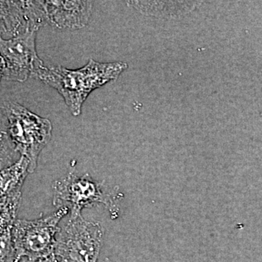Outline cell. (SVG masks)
<instances>
[{"label":"cell","mask_w":262,"mask_h":262,"mask_svg":"<svg viewBox=\"0 0 262 262\" xmlns=\"http://www.w3.org/2000/svg\"><path fill=\"white\" fill-rule=\"evenodd\" d=\"M103 234L99 222L86 221L81 213L70 215L57 235L54 253L69 262H97Z\"/></svg>","instance_id":"5b68a950"},{"label":"cell","mask_w":262,"mask_h":262,"mask_svg":"<svg viewBox=\"0 0 262 262\" xmlns=\"http://www.w3.org/2000/svg\"><path fill=\"white\" fill-rule=\"evenodd\" d=\"M47 23L42 1H0V36L17 37Z\"/></svg>","instance_id":"52a82bcc"},{"label":"cell","mask_w":262,"mask_h":262,"mask_svg":"<svg viewBox=\"0 0 262 262\" xmlns=\"http://www.w3.org/2000/svg\"><path fill=\"white\" fill-rule=\"evenodd\" d=\"M47 23L61 29H79L88 25L92 1H42Z\"/></svg>","instance_id":"ba28073f"},{"label":"cell","mask_w":262,"mask_h":262,"mask_svg":"<svg viewBox=\"0 0 262 262\" xmlns=\"http://www.w3.org/2000/svg\"><path fill=\"white\" fill-rule=\"evenodd\" d=\"M5 67L6 66H5L4 58L0 53V82H1L2 79L4 78Z\"/></svg>","instance_id":"5bb4252c"},{"label":"cell","mask_w":262,"mask_h":262,"mask_svg":"<svg viewBox=\"0 0 262 262\" xmlns=\"http://www.w3.org/2000/svg\"><path fill=\"white\" fill-rule=\"evenodd\" d=\"M37 34V31H27L8 39L0 36V53L6 66L3 79L23 82L29 77L35 78L44 67L36 48Z\"/></svg>","instance_id":"8992f818"},{"label":"cell","mask_w":262,"mask_h":262,"mask_svg":"<svg viewBox=\"0 0 262 262\" xmlns=\"http://www.w3.org/2000/svg\"><path fill=\"white\" fill-rule=\"evenodd\" d=\"M3 198V194H2L1 189H0V198Z\"/></svg>","instance_id":"2e32d148"},{"label":"cell","mask_w":262,"mask_h":262,"mask_svg":"<svg viewBox=\"0 0 262 262\" xmlns=\"http://www.w3.org/2000/svg\"><path fill=\"white\" fill-rule=\"evenodd\" d=\"M20 262H27L25 261H20ZM32 262H69L67 261V260L63 259L60 257V256H57L56 253H52L50 256H46V257L39 258V259L37 260V261H34Z\"/></svg>","instance_id":"4fadbf2b"},{"label":"cell","mask_w":262,"mask_h":262,"mask_svg":"<svg viewBox=\"0 0 262 262\" xmlns=\"http://www.w3.org/2000/svg\"><path fill=\"white\" fill-rule=\"evenodd\" d=\"M8 121V133L15 149L29 161V173H34L38 158L52 137V124L48 119L13 101L2 103Z\"/></svg>","instance_id":"7a4b0ae2"},{"label":"cell","mask_w":262,"mask_h":262,"mask_svg":"<svg viewBox=\"0 0 262 262\" xmlns=\"http://www.w3.org/2000/svg\"><path fill=\"white\" fill-rule=\"evenodd\" d=\"M128 65L125 62L101 63L91 59L78 70L61 66L43 67L35 78L56 89L64 99L72 115L78 116L90 94L111 81L116 80Z\"/></svg>","instance_id":"6da1fadb"},{"label":"cell","mask_w":262,"mask_h":262,"mask_svg":"<svg viewBox=\"0 0 262 262\" xmlns=\"http://www.w3.org/2000/svg\"><path fill=\"white\" fill-rule=\"evenodd\" d=\"M21 195L18 190L0 198V231L13 228Z\"/></svg>","instance_id":"8fae6325"},{"label":"cell","mask_w":262,"mask_h":262,"mask_svg":"<svg viewBox=\"0 0 262 262\" xmlns=\"http://www.w3.org/2000/svg\"><path fill=\"white\" fill-rule=\"evenodd\" d=\"M53 205L57 208H67L70 215L80 214L87 207L103 205L113 218L119 213L117 198L104 182H99L89 173L79 177L72 168L63 178L53 184Z\"/></svg>","instance_id":"3957f363"},{"label":"cell","mask_w":262,"mask_h":262,"mask_svg":"<svg viewBox=\"0 0 262 262\" xmlns=\"http://www.w3.org/2000/svg\"><path fill=\"white\" fill-rule=\"evenodd\" d=\"M67 208L34 220H16L13 226L15 262H32L54 253L56 237L62 219L68 214Z\"/></svg>","instance_id":"277c9868"},{"label":"cell","mask_w":262,"mask_h":262,"mask_svg":"<svg viewBox=\"0 0 262 262\" xmlns=\"http://www.w3.org/2000/svg\"><path fill=\"white\" fill-rule=\"evenodd\" d=\"M13 229L0 231V262H15Z\"/></svg>","instance_id":"7c38bea8"},{"label":"cell","mask_w":262,"mask_h":262,"mask_svg":"<svg viewBox=\"0 0 262 262\" xmlns=\"http://www.w3.org/2000/svg\"><path fill=\"white\" fill-rule=\"evenodd\" d=\"M8 133V121L6 113L0 105V170L13 165L20 158Z\"/></svg>","instance_id":"30bf717a"},{"label":"cell","mask_w":262,"mask_h":262,"mask_svg":"<svg viewBox=\"0 0 262 262\" xmlns=\"http://www.w3.org/2000/svg\"><path fill=\"white\" fill-rule=\"evenodd\" d=\"M102 262H113V261H112L111 260L108 259V258H105L104 260H103V261Z\"/></svg>","instance_id":"9a60e30c"},{"label":"cell","mask_w":262,"mask_h":262,"mask_svg":"<svg viewBox=\"0 0 262 262\" xmlns=\"http://www.w3.org/2000/svg\"><path fill=\"white\" fill-rule=\"evenodd\" d=\"M202 2L129 1L127 5L146 15L177 17L192 11Z\"/></svg>","instance_id":"9c48e42d"}]
</instances>
